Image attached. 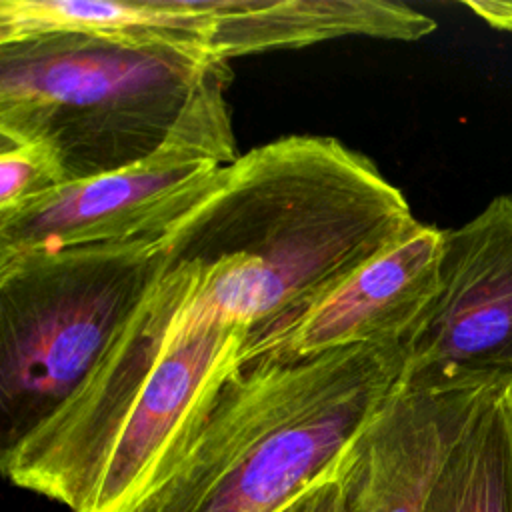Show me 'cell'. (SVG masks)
Instances as JSON below:
<instances>
[{
    "instance_id": "7",
    "label": "cell",
    "mask_w": 512,
    "mask_h": 512,
    "mask_svg": "<svg viewBox=\"0 0 512 512\" xmlns=\"http://www.w3.org/2000/svg\"><path fill=\"white\" fill-rule=\"evenodd\" d=\"M444 230L416 226L378 252L290 326L240 364L258 356H310L356 344L404 342L408 348L440 282Z\"/></svg>"
},
{
    "instance_id": "8",
    "label": "cell",
    "mask_w": 512,
    "mask_h": 512,
    "mask_svg": "<svg viewBox=\"0 0 512 512\" xmlns=\"http://www.w3.org/2000/svg\"><path fill=\"white\" fill-rule=\"evenodd\" d=\"M434 30L424 12L386 0H214L210 54L228 62L344 36L414 42Z\"/></svg>"
},
{
    "instance_id": "13",
    "label": "cell",
    "mask_w": 512,
    "mask_h": 512,
    "mask_svg": "<svg viewBox=\"0 0 512 512\" xmlns=\"http://www.w3.org/2000/svg\"><path fill=\"white\" fill-rule=\"evenodd\" d=\"M466 8H470L480 20H484L488 26L504 32H512V2H464Z\"/></svg>"
},
{
    "instance_id": "2",
    "label": "cell",
    "mask_w": 512,
    "mask_h": 512,
    "mask_svg": "<svg viewBox=\"0 0 512 512\" xmlns=\"http://www.w3.org/2000/svg\"><path fill=\"white\" fill-rule=\"evenodd\" d=\"M406 360L404 342H382L240 364L132 512H280L332 468Z\"/></svg>"
},
{
    "instance_id": "1",
    "label": "cell",
    "mask_w": 512,
    "mask_h": 512,
    "mask_svg": "<svg viewBox=\"0 0 512 512\" xmlns=\"http://www.w3.org/2000/svg\"><path fill=\"white\" fill-rule=\"evenodd\" d=\"M228 62L210 52L90 34L0 44V142L48 148L66 182L118 172L172 144L238 160L224 98Z\"/></svg>"
},
{
    "instance_id": "10",
    "label": "cell",
    "mask_w": 512,
    "mask_h": 512,
    "mask_svg": "<svg viewBox=\"0 0 512 512\" xmlns=\"http://www.w3.org/2000/svg\"><path fill=\"white\" fill-rule=\"evenodd\" d=\"M426 512H512V384H484Z\"/></svg>"
},
{
    "instance_id": "11",
    "label": "cell",
    "mask_w": 512,
    "mask_h": 512,
    "mask_svg": "<svg viewBox=\"0 0 512 512\" xmlns=\"http://www.w3.org/2000/svg\"><path fill=\"white\" fill-rule=\"evenodd\" d=\"M66 184L54 154L32 142H0V216Z\"/></svg>"
},
{
    "instance_id": "9",
    "label": "cell",
    "mask_w": 512,
    "mask_h": 512,
    "mask_svg": "<svg viewBox=\"0 0 512 512\" xmlns=\"http://www.w3.org/2000/svg\"><path fill=\"white\" fill-rule=\"evenodd\" d=\"M212 0H2L0 44L44 34H90L210 52Z\"/></svg>"
},
{
    "instance_id": "3",
    "label": "cell",
    "mask_w": 512,
    "mask_h": 512,
    "mask_svg": "<svg viewBox=\"0 0 512 512\" xmlns=\"http://www.w3.org/2000/svg\"><path fill=\"white\" fill-rule=\"evenodd\" d=\"M156 244L146 238L0 258L2 450L90 378L148 288Z\"/></svg>"
},
{
    "instance_id": "12",
    "label": "cell",
    "mask_w": 512,
    "mask_h": 512,
    "mask_svg": "<svg viewBox=\"0 0 512 512\" xmlns=\"http://www.w3.org/2000/svg\"><path fill=\"white\" fill-rule=\"evenodd\" d=\"M280 512H346L342 484L334 468H330L320 480L298 494Z\"/></svg>"
},
{
    "instance_id": "6",
    "label": "cell",
    "mask_w": 512,
    "mask_h": 512,
    "mask_svg": "<svg viewBox=\"0 0 512 512\" xmlns=\"http://www.w3.org/2000/svg\"><path fill=\"white\" fill-rule=\"evenodd\" d=\"M482 386L402 378L332 466L346 512H426Z\"/></svg>"
},
{
    "instance_id": "4",
    "label": "cell",
    "mask_w": 512,
    "mask_h": 512,
    "mask_svg": "<svg viewBox=\"0 0 512 512\" xmlns=\"http://www.w3.org/2000/svg\"><path fill=\"white\" fill-rule=\"evenodd\" d=\"M402 378L512 384V192L444 230L438 292L408 342Z\"/></svg>"
},
{
    "instance_id": "5",
    "label": "cell",
    "mask_w": 512,
    "mask_h": 512,
    "mask_svg": "<svg viewBox=\"0 0 512 512\" xmlns=\"http://www.w3.org/2000/svg\"><path fill=\"white\" fill-rule=\"evenodd\" d=\"M228 166L204 148L172 144L136 166L66 182L0 216V258L160 238L222 184Z\"/></svg>"
}]
</instances>
